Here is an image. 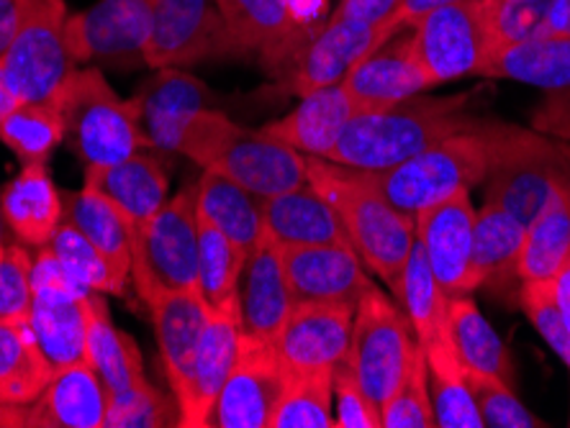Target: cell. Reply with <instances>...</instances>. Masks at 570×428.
<instances>
[{
  "label": "cell",
  "mask_w": 570,
  "mask_h": 428,
  "mask_svg": "<svg viewBox=\"0 0 570 428\" xmlns=\"http://www.w3.org/2000/svg\"><path fill=\"white\" fill-rule=\"evenodd\" d=\"M306 182L330 200L345 226L350 247L391 288L416 245V218L385 198L375 172L306 157Z\"/></svg>",
  "instance_id": "obj_1"
},
{
  "label": "cell",
  "mask_w": 570,
  "mask_h": 428,
  "mask_svg": "<svg viewBox=\"0 0 570 428\" xmlns=\"http://www.w3.org/2000/svg\"><path fill=\"white\" fill-rule=\"evenodd\" d=\"M465 106L468 96H414L379 111H357L326 159L365 172L391 170L444 137L468 129L475 119Z\"/></svg>",
  "instance_id": "obj_2"
},
{
  "label": "cell",
  "mask_w": 570,
  "mask_h": 428,
  "mask_svg": "<svg viewBox=\"0 0 570 428\" xmlns=\"http://www.w3.org/2000/svg\"><path fill=\"white\" fill-rule=\"evenodd\" d=\"M178 155L200 170L224 175L259 198L306 185V155L273 139L263 129H245L229 116L204 108L183 131Z\"/></svg>",
  "instance_id": "obj_3"
},
{
  "label": "cell",
  "mask_w": 570,
  "mask_h": 428,
  "mask_svg": "<svg viewBox=\"0 0 570 428\" xmlns=\"http://www.w3.org/2000/svg\"><path fill=\"white\" fill-rule=\"evenodd\" d=\"M65 141L82 165L108 167L149 147L137 100H124L98 67L75 70L60 90Z\"/></svg>",
  "instance_id": "obj_4"
},
{
  "label": "cell",
  "mask_w": 570,
  "mask_h": 428,
  "mask_svg": "<svg viewBox=\"0 0 570 428\" xmlns=\"http://www.w3.org/2000/svg\"><path fill=\"white\" fill-rule=\"evenodd\" d=\"M489 139L485 200L519 218L524 226L540 213L552 190L570 180V165L558 139L538 129L483 121Z\"/></svg>",
  "instance_id": "obj_5"
},
{
  "label": "cell",
  "mask_w": 570,
  "mask_h": 428,
  "mask_svg": "<svg viewBox=\"0 0 570 428\" xmlns=\"http://www.w3.org/2000/svg\"><path fill=\"white\" fill-rule=\"evenodd\" d=\"M489 172V139L483 121L444 137L424 152L409 157L391 170L375 172L385 198L399 211L416 218L426 208L442 203L460 190H473Z\"/></svg>",
  "instance_id": "obj_6"
},
{
  "label": "cell",
  "mask_w": 570,
  "mask_h": 428,
  "mask_svg": "<svg viewBox=\"0 0 570 428\" xmlns=\"http://www.w3.org/2000/svg\"><path fill=\"white\" fill-rule=\"evenodd\" d=\"M198 211L196 185L180 190L131 233V277L139 298L196 288Z\"/></svg>",
  "instance_id": "obj_7"
},
{
  "label": "cell",
  "mask_w": 570,
  "mask_h": 428,
  "mask_svg": "<svg viewBox=\"0 0 570 428\" xmlns=\"http://www.w3.org/2000/svg\"><path fill=\"white\" fill-rule=\"evenodd\" d=\"M65 27V0H31L23 23L0 54V70L19 103L55 100L67 78L78 70Z\"/></svg>",
  "instance_id": "obj_8"
},
{
  "label": "cell",
  "mask_w": 570,
  "mask_h": 428,
  "mask_svg": "<svg viewBox=\"0 0 570 428\" xmlns=\"http://www.w3.org/2000/svg\"><path fill=\"white\" fill-rule=\"evenodd\" d=\"M416 349L419 344L404 310L379 285H371L355 306L345 362L379 406L399 388Z\"/></svg>",
  "instance_id": "obj_9"
},
{
  "label": "cell",
  "mask_w": 570,
  "mask_h": 428,
  "mask_svg": "<svg viewBox=\"0 0 570 428\" xmlns=\"http://www.w3.org/2000/svg\"><path fill=\"white\" fill-rule=\"evenodd\" d=\"M419 62L434 88L481 74L497 52L493 0H463L426 13L409 27Z\"/></svg>",
  "instance_id": "obj_10"
},
{
  "label": "cell",
  "mask_w": 570,
  "mask_h": 428,
  "mask_svg": "<svg viewBox=\"0 0 570 428\" xmlns=\"http://www.w3.org/2000/svg\"><path fill=\"white\" fill-rule=\"evenodd\" d=\"M29 326L55 369L88 359V298L86 290L62 270L47 247L33 257Z\"/></svg>",
  "instance_id": "obj_11"
},
{
  "label": "cell",
  "mask_w": 570,
  "mask_h": 428,
  "mask_svg": "<svg viewBox=\"0 0 570 428\" xmlns=\"http://www.w3.org/2000/svg\"><path fill=\"white\" fill-rule=\"evenodd\" d=\"M157 0H98L88 11L67 16V47L75 64L145 62L155 31Z\"/></svg>",
  "instance_id": "obj_12"
},
{
  "label": "cell",
  "mask_w": 570,
  "mask_h": 428,
  "mask_svg": "<svg viewBox=\"0 0 570 428\" xmlns=\"http://www.w3.org/2000/svg\"><path fill=\"white\" fill-rule=\"evenodd\" d=\"M232 54L245 52L226 27L216 0H157L145 64L153 70L190 67Z\"/></svg>",
  "instance_id": "obj_13"
},
{
  "label": "cell",
  "mask_w": 570,
  "mask_h": 428,
  "mask_svg": "<svg viewBox=\"0 0 570 428\" xmlns=\"http://www.w3.org/2000/svg\"><path fill=\"white\" fill-rule=\"evenodd\" d=\"M288 375L273 341L239 334L237 359L216 400L212 426L271 428Z\"/></svg>",
  "instance_id": "obj_14"
},
{
  "label": "cell",
  "mask_w": 570,
  "mask_h": 428,
  "mask_svg": "<svg viewBox=\"0 0 570 428\" xmlns=\"http://www.w3.org/2000/svg\"><path fill=\"white\" fill-rule=\"evenodd\" d=\"M475 208L471 190H460L416 216V245L430 262L434 280L448 296H473L481 290L473 262Z\"/></svg>",
  "instance_id": "obj_15"
},
{
  "label": "cell",
  "mask_w": 570,
  "mask_h": 428,
  "mask_svg": "<svg viewBox=\"0 0 570 428\" xmlns=\"http://www.w3.org/2000/svg\"><path fill=\"white\" fill-rule=\"evenodd\" d=\"M342 86L355 100L357 111H379L422 96L434 88V82L414 52L412 31L399 29L352 67Z\"/></svg>",
  "instance_id": "obj_16"
},
{
  "label": "cell",
  "mask_w": 570,
  "mask_h": 428,
  "mask_svg": "<svg viewBox=\"0 0 570 428\" xmlns=\"http://www.w3.org/2000/svg\"><path fill=\"white\" fill-rule=\"evenodd\" d=\"M393 33L396 29L371 27V23H357L332 13L301 49L296 64L288 72L291 90L304 96L308 90L337 86L347 78L352 67Z\"/></svg>",
  "instance_id": "obj_17"
},
{
  "label": "cell",
  "mask_w": 570,
  "mask_h": 428,
  "mask_svg": "<svg viewBox=\"0 0 570 428\" xmlns=\"http://www.w3.org/2000/svg\"><path fill=\"white\" fill-rule=\"evenodd\" d=\"M352 321L355 306L296 303L273 344L288 372L334 369L350 351Z\"/></svg>",
  "instance_id": "obj_18"
},
{
  "label": "cell",
  "mask_w": 570,
  "mask_h": 428,
  "mask_svg": "<svg viewBox=\"0 0 570 428\" xmlns=\"http://www.w3.org/2000/svg\"><path fill=\"white\" fill-rule=\"evenodd\" d=\"M296 303L357 306L373 280L367 267L350 245H318L283 249Z\"/></svg>",
  "instance_id": "obj_19"
},
{
  "label": "cell",
  "mask_w": 570,
  "mask_h": 428,
  "mask_svg": "<svg viewBox=\"0 0 570 428\" xmlns=\"http://www.w3.org/2000/svg\"><path fill=\"white\" fill-rule=\"evenodd\" d=\"M149 149L178 152L183 131L208 108L212 90L183 67H159L134 96Z\"/></svg>",
  "instance_id": "obj_20"
},
{
  "label": "cell",
  "mask_w": 570,
  "mask_h": 428,
  "mask_svg": "<svg viewBox=\"0 0 570 428\" xmlns=\"http://www.w3.org/2000/svg\"><path fill=\"white\" fill-rule=\"evenodd\" d=\"M239 313L208 310L204 337L193 357L190 375L183 396L175 400L180 408L183 428H208L226 377L232 372L239 347Z\"/></svg>",
  "instance_id": "obj_21"
},
{
  "label": "cell",
  "mask_w": 570,
  "mask_h": 428,
  "mask_svg": "<svg viewBox=\"0 0 570 428\" xmlns=\"http://www.w3.org/2000/svg\"><path fill=\"white\" fill-rule=\"evenodd\" d=\"M296 308L283 249L263 233L247 255L239 282V326L242 334L273 341Z\"/></svg>",
  "instance_id": "obj_22"
},
{
  "label": "cell",
  "mask_w": 570,
  "mask_h": 428,
  "mask_svg": "<svg viewBox=\"0 0 570 428\" xmlns=\"http://www.w3.org/2000/svg\"><path fill=\"white\" fill-rule=\"evenodd\" d=\"M216 6L242 52L259 54L275 78H288L308 37L285 19L281 0H216Z\"/></svg>",
  "instance_id": "obj_23"
},
{
  "label": "cell",
  "mask_w": 570,
  "mask_h": 428,
  "mask_svg": "<svg viewBox=\"0 0 570 428\" xmlns=\"http://www.w3.org/2000/svg\"><path fill=\"white\" fill-rule=\"evenodd\" d=\"M108 388L88 362L55 369L52 380L23 414L31 428H106Z\"/></svg>",
  "instance_id": "obj_24"
},
{
  "label": "cell",
  "mask_w": 570,
  "mask_h": 428,
  "mask_svg": "<svg viewBox=\"0 0 570 428\" xmlns=\"http://www.w3.org/2000/svg\"><path fill=\"white\" fill-rule=\"evenodd\" d=\"M355 113V100L350 98L347 88L337 82V86L304 92L288 116L265 123L263 131L301 155L326 159Z\"/></svg>",
  "instance_id": "obj_25"
},
{
  "label": "cell",
  "mask_w": 570,
  "mask_h": 428,
  "mask_svg": "<svg viewBox=\"0 0 570 428\" xmlns=\"http://www.w3.org/2000/svg\"><path fill=\"white\" fill-rule=\"evenodd\" d=\"M6 229L23 247L41 249L52 241L65 218V198L47 162H29L0 192Z\"/></svg>",
  "instance_id": "obj_26"
},
{
  "label": "cell",
  "mask_w": 570,
  "mask_h": 428,
  "mask_svg": "<svg viewBox=\"0 0 570 428\" xmlns=\"http://www.w3.org/2000/svg\"><path fill=\"white\" fill-rule=\"evenodd\" d=\"M263 229L281 249L350 245L337 211L308 182L263 198Z\"/></svg>",
  "instance_id": "obj_27"
},
{
  "label": "cell",
  "mask_w": 570,
  "mask_h": 428,
  "mask_svg": "<svg viewBox=\"0 0 570 428\" xmlns=\"http://www.w3.org/2000/svg\"><path fill=\"white\" fill-rule=\"evenodd\" d=\"M147 308L153 313L155 337L167 382H170L173 398L178 400L183 390H186L193 357H196L200 337H204L208 324V308L196 288L165 292V296L155 298L153 303H147Z\"/></svg>",
  "instance_id": "obj_28"
},
{
  "label": "cell",
  "mask_w": 570,
  "mask_h": 428,
  "mask_svg": "<svg viewBox=\"0 0 570 428\" xmlns=\"http://www.w3.org/2000/svg\"><path fill=\"white\" fill-rule=\"evenodd\" d=\"M527 226L511 216L504 208L485 203L475 211V237H473V262L481 288L493 298L514 303L519 300V257H522Z\"/></svg>",
  "instance_id": "obj_29"
},
{
  "label": "cell",
  "mask_w": 570,
  "mask_h": 428,
  "mask_svg": "<svg viewBox=\"0 0 570 428\" xmlns=\"http://www.w3.org/2000/svg\"><path fill=\"white\" fill-rule=\"evenodd\" d=\"M55 367L29 324H0V418L21 426L23 414L52 380Z\"/></svg>",
  "instance_id": "obj_30"
},
{
  "label": "cell",
  "mask_w": 570,
  "mask_h": 428,
  "mask_svg": "<svg viewBox=\"0 0 570 428\" xmlns=\"http://www.w3.org/2000/svg\"><path fill=\"white\" fill-rule=\"evenodd\" d=\"M147 149L149 147L139 149L119 165L88 167L86 170V185L104 192L127 216L131 229L149 221L167 203V192H170L167 170Z\"/></svg>",
  "instance_id": "obj_31"
},
{
  "label": "cell",
  "mask_w": 570,
  "mask_h": 428,
  "mask_svg": "<svg viewBox=\"0 0 570 428\" xmlns=\"http://www.w3.org/2000/svg\"><path fill=\"white\" fill-rule=\"evenodd\" d=\"M481 74L522 82L550 98L570 100V33H550L501 47Z\"/></svg>",
  "instance_id": "obj_32"
},
{
  "label": "cell",
  "mask_w": 570,
  "mask_h": 428,
  "mask_svg": "<svg viewBox=\"0 0 570 428\" xmlns=\"http://www.w3.org/2000/svg\"><path fill=\"white\" fill-rule=\"evenodd\" d=\"M393 300L404 310L414 339L424 351L452 339L450 331V296L434 280L422 247L414 245L404 270L391 282Z\"/></svg>",
  "instance_id": "obj_33"
},
{
  "label": "cell",
  "mask_w": 570,
  "mask_h": 428,
  "mask_svg": "<svg viewBox=\"0 0 570 428\" xmlns=\"http://www.w3.org/2000/svg\"><path fill=\"white\" fill-rule=\"evenodd\" d=\"M196 211L200 221L219 229L245 255L255 249L265 233L263 198L224 175L204 170L196 182Z\"/></svg>",
  "instance_id": "obj_34"
},
{
  "label": "cell",
  "mask_w": 570,
  "mask_h": 428,
  "mask_svg": "<svg viewBox=\"0 0 570 428\" xmlns=\"http://www.w3.org/2000/svg\"><path fill=\"white\" fill-rule=\"evenodd\" d=\"M65 221L72 223L94 245L111 270L129 282L131 277V223L119 208L90 185L80 190L62 192Z\"/></svg>",
  "instance_id": "obj_35"
},
{
  "label": "cell",
  "mask_w": 570,
  "mask_h": 428,
  "mask_svg": "<svg viewBox=\"0 0 570 428\" xmlns=\"http://www.w3.org/2000/svg\"><path fill=\"white\" fill-rule=\"evenodd\" d=\"M88 362L106 382L108 396L147 380L137 341L114 324L104 292H90L88 298Z\"/></svg>",
  "instance_id": "obj_36"
},
{
  "label": "cell",
  "mask_w": 570,
  "mask_h": 428,
  "mask_svg": "<svg viewBox=\"0 0 570 428\" xmlns=\"http://www.w3.org/2000/svg\"><path fill=\"white\" fill-rule=\"evenodd\" d=\"M570 259V180L560 182L540 213L527 223L519 280L550 282Z\"/></svg>",
  "instance_id": "obj_37"
},
{
  "label": "cell",
  "mask_w": 570,
  "mask_h": 428,
  "mask_svg": "<svg viewBox=\"0 0 570 428\" xmlns=\"http://www.w3.org/2000/svg\"><path fill=\"white\" fill-rule=\"evenodd\" d=\"M247 255L219 229L198 218L196 290L208 310L239 313V282Z\"/></svg>",
  "instance_id": "obj_38"
},
{
  "label": "cell",
  "mask_w": 570,
  "mask_h": 428,
  "mask_svg": "<svg viewBox=\"0 0 570 428\" xmlns=\"http://www.w3.org/2000/svg\"><path fill=\"white\" fill-rule=\"evenodd\" d=\"M450 331L460 362L473 372L493 375L504 382H514V365L497 329L485 321L473 296L450 298Z\"/></svg>",
  "instance_id": "obj_39"
},
{
  "label": "cell",
  "mask_w": 570,
  "mask_h": 428,
  "mask_svg": "<svg viewBox=\"0 0 570 428\" xmlns=\"http://www.w3.org/2000/svg\"><path fill=\"white\" fill-rule=\"evenodd\" d=\"M424 351V349H422ZM438 428H483L465 365L460 362L455 341H444L424 351Z\"/></svg>",
  "instance_id": "obj_40"
},
{
  "label": "cell",
  "mask_w": 570,
  "mask_h": 428,
  "mask_svg": "<svg viewBox=\"0 0 570 428\" xmlns=\"http://www.w3.org/2000/svg\"><path fill=\"white\" fill-rule=\"evenodd\" d=\"M0 141L21 159L47 162L60 141H65V116L60 100H41V103H19L0 123Z\"/></svg>",
  "instance_id": "obj_41"
},
{
  "label": "cell",
  "mask_w": 570,
  "mask_h": 428,
  "mask_svg": "<svg viewBox=\"0 0 570 428\" xmlns=\"http://www.w3.org/2000/svg\"><path fill=\"white\" fill-rule=\"evenodd\" d=\"M332 406L334 369L291 372L271 418V428H337Z\"/></svg>",
  "instance_id": "obj_42"
},
{
  "label": "cell",
  "mask_w": 570,
  "mask_h": 428,
  "mask_svg": "<svg viewBox=\"0 0 570 428\" xmlns=\"http://www.w3.org/2000/svg\"><path fill=\"white\" fill-rule=\"evenodd\" d=\"M47 249L57 257L62 270L86 290L104 292V296H121L127 290V282L111 270L104 255L72 223H67L65 218Z\"/></svg>",
  "instance_id": "obj_43"
},
{
  "label": "cell",
  "mask_w": 570,
  "mask_h": 428,
  "mask_svg": "<svg viewBox=\"0 0 570 428\" xmlns=\"http://www.w3.org/2000/svg\"><path fill=\"white\" fill-rule=\"evenodd\" d=\"M381 428H438L422 347L414 351L399 388L381 406Z\"/></svg>",
  "instance_id": "obj_44"
},
{
  "label": "cell",
  "mask_w": 570,
  "mask_h": 428,
  "mask_svg": "<svg viewBox=\"0 0 570 428\" xmlns=\"http://www.w3.org/2000/svg\"><path fill=\"white\" fill-rule=\"evenodd\" d=\"M180 426V408L163 396L153 382L108 396L106 428H163Z\"/></svg>",
  "instance_id": "obj_45"
},
{
  "label": "cell",
  "mask_w": 570,
  "mask_h": 428,
  "mask_svg": "<svg viewBox=\"0 0 570 428\" xmlns=\"http://www.w3.org/2000/svg\"><path fill=\"white\" fill-rule=\"evenodd\" d=\"M468 382H471L478 414H481L483 428H542L548 426L524 406L514 392V385L493 375L473 372L465 369Z\"/></svg>",
  "instance_id": "obj_46"
},
{
  "label": "cell",
  "mask_w": 570,
  "mask_h": 428,
  "mask_svg": "<svg viewBox=\"0 0 570 428\" xmlns=\"http://www.w3.org/2000/svg\"><path fill=\"white\" fill-rule=\"evenodd\" d=\"M31 270L33 257L19 241L0 249V324H29Z\"/></svg>",
  "instance_id": "obj_47"
},
{
  "label": "cell",
  "mask_w": 570,
  "mask_h": 428,
  "mask_svg": "<svg viewBox=\"0 0 570 428\" xmlns=\"http://www.w3.org/2000/svg\"><path fill=\"white\" fill-rule=\"evenodd\" d=\"M517 306L522 308V313L530 318L534 331H538L544 344L556 351L560 362H563L570 372V334L566 331L563 321H560L556 306H552L550 282H522Z\"/></svg>",
  "instance_id": "obj_48"
},
{
  "label": "cell",
  "mask_w": 570,
  "mask_h": 428,
  "mask_svg": "<svg viewBox=\"0 0 570 428\" xmlns=\"http://www.w3.org/2000/svg\"><path fill=\"white\" fill-rule=\"evenodd\" d=\"M334 406L337 428H381V406L363 390L347 362L334 367Z\"/></svg>",
  "instance_id": "obj_49"
},
{
  "label": "cell",
  "mask_w": 570,
  "mask_h": 428,
  "mask_svg": "<svg viewBox=\"0 0 570 428\" xmlns=\"http://www.w3.org/2000/svg\"><path fill=\"white\" fill-rule=\"evenodd\" d=\"M401 0H340L334 8V16L342 19L357 21V23H371V27H389L396 29V13H399Z\"/></svg>",
  "instance_id": "obj_50"
},
{
  "label": "cell",
  "mask_w": 570,
  "mask_h": 428,
  "mask_svg": "<svg viewBox=\"0 0 570 428\" xmlns=\"http://www.w3.org/2000/svg\"><path fill=\"white\" fill-rule=\"evenodd\" d=\"M534 129L558 139L570 165V100L544 98L540 111L534 113Z\"/></svg>",
  "instance_id": "obj_51"
},
{
  "label": "cell",
  "mask_w": 570,
  "mask_h": 428,
  "mask_svg": "<svg viewBox=\"0 0 570 428\" xmlns=\"http://www.w3.org/2000/svg\"><path fill=\"white\" fill-rule=\"evenodd\" d=\"M281 8L293 27L312 37L332 16V0H281Z\"/></svg>",
  "instance_id": "obj_52"
},
{
  "label": "cell",
  "mask_w": 570,
  "mask_h": 428,
  "mask_svg": "<svg viewBox=\"0 0 570 428\" xmlns=\"http://www.w3.org/2000/svg\"><path fill=\"white\" fill-rule=\"evenodd\" d=\"M31 0H0V54L6 52L23 23Z\"/></svg>",
  "instance_id": "obj_53"
},
{
  "label": "cell",
  "mask_w": 570,
  "mask_h": 428,
  "mask_svg": "<svg viewBox=\"0 0 570 428\" xmlns=\"http://www.w3.org/2000/svg\"><path fill=\"white\" fill-rule=\"evenodd\" d=\"M452 3H463V0H401L399 13H396V27L399 29H409L414 27L419 19H424L426 13L438 11V8L452 6Z\"/></svg>",
  "instance_id": "obj_54"
},
{
  "label": "cell",
  "mask_w": 570,
  "mask_h": 428,
  "mask_svg": "<svg viewBox=\"0 0 570 428\" xmlns=\"http://www.w3.org/2000/svg\"><path fill=\"white\" fill-rule=\"evenodd\" d=\"M550 296H552V306H556L560 321H563L566 331L570 334V259L550 280Z\"/></svg>",
  "instance_id": "obj_55"
},
{
  "label": "cell",
  "mask_w": 570,
  "mask_h": 428,
  "mask_svg": "<svg viewBox=\"0 0 570 428\" xmlns=\"http://www.w3.org/2000/svg\"><path fill=\"white\" fill-rule=\"evenodd\" d=\"M550 33H570V0H550L540 37H550Z\"/></svg>",
  "instance_id": "obj_56"
},
{
  "label": "cell",
  "mask_w": 570,
  "mask_h": 428,
  "mask_svg": "<svg viewBox=\"0 0 570 428\" xmlns=\"http://www.w3.org/2000/svg\"><path fill=\"white\" fill-rule=\"evenodd\" d=\"M16 106H19V98H16L11 88H8V82L3 78V70H0V123H3L6 116L11 113Z\"/></svg>",
  "instance_id": "obj_57"
},
{
  "label": "cell",
  "mask_w": 570,
  "mask_h": 428,
  "mask_svg": "<svg viewBox=\"0 0 570 428\" xmlns=\"http://www.w3.org/2000/svg\"><path fill=\"white\" fill-rule=\"evenodd\" d=\"M6 247V221H3V208H0V249Z\"/></svg>",
  "instance_id": "obj_58"
},
{
  "label": "cell",
  "mask_w": 570,
  "mask_h": 428,
  "mask_svg": "<svg viewBox=\"0 0 570 428\" xmlns=\"http://www.w3.org/2000/svg\"><path fill=\"white\" fill-rule=\"evenodd\" d=\"M0 426H3V418H0Z\"/></svg>",
  "instance_id": "obj_59"
}]
</instances>
